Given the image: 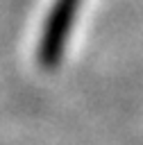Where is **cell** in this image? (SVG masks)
Wrapping results in <instances>:
<instances>
[{
  "label": "cell",
  "mask_w": 143,
  "mask_h": 145,
  "mask_svg": "<svg viewBox=\"0 0 143 145\" xmlns=\"http://www.w3.org/2000/svg\"><path fill=\"white\" fill-rule=\"evenodd\" d=\"M79 5H82V0H54L50 14L45 18L41 41H39V63L43 68L59 66L64 50L68 45V36L75 25Z\"/></svg>",
  "instance_id": "obj_1"
}]
</instances>
